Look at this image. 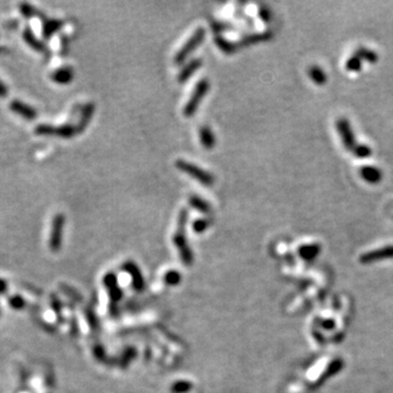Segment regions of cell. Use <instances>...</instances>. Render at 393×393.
Here are the masks:
<instances>
[{
  "mask_svg": "<svg viewBox=\"0 0 393 393\" xmlns=\"http://www.w3.org/2000/svg\"><path fill=\"white\" fill-rule=\"evenodd\" d=\"M188 222V211L183 209L178 215L177 221V230L175 231L173 241L176 248L178 249L179 255L185 266H191L193 262V254L190 247L188 246V241L186 237V225Z\"/></svg>",
  "mask_w": 393,
  "mask_h": 393,
  "instance_id": "1",
  "label": "cell"
},
{
  "mask_svg": "<svg viewBox=\"0 0 393 393\" xmlns=\"http://www.w3.org/2000/svg\"><path fill=\"white\" fill-rule=\"evenodd\" d=\"M176 167L179 170H182V172L188 174L190 177L195 178L196 181L202 184L203 186L210 187L214 184V177L212 176V174L207 172L205 169L198 167L196 164H192L184 160H178L176 162Z\"/></svg>",
  "mask_w": 393,
  "mask_h": 393,
  "instance_id": "2",
  "label": "cell"
},
{
  "mask_svg": "<svg viewBox=\"0 0 393 393\" xmlns=\"http://www.w3.org/2000/svg\"><path fill=\"white\" fill-rule=\"evenodd\" d=\"M209 89H210V83L207 79H203L201 81L198 82L195 88V91L191 94V97L189 98L186 106L184 108L185 117L189 118L195 115V113L197 112L199 107V104H200L203 97L206 96V94L209 91Z\"/></svg>",
  "mask_w": 393,
  "mask_h": 393,
  "instance_id": "3",
  "label": "cell"
},
{
  "mask_svg": "<svg viewBox=\"0 0 393 393\" xmlns=\"http://www.w3.org/2000/svg\"><path fill=\"white\" fill-rule=\"evenodd\" d=\"M206 37V30L203 27H199L196 30V32L193 33V35L189 39L186 44H185L177 55L175 56L174 63L176 65H183L185 63V60L188 58V56L190 55L193 50H195L197 47L201 44Z\"/></svg>",
  "mask_w": 393,
  "mask_h": 393,
  "instance_id": "4",
  "label": "cell"
},
{
  "mask_svg": "<svg viewBox=\"0 0 393 393\" xmlns=\"http://www.w3.org/2000/svg\"><path fill=\"white\" fill-rule=\"evenodd\" d=\"M37 135H44V136H58L61 138H71L75 134H78L77 128H74L72 125H64L61 127H53L50 125H41L36 128Z\"/></svg>",
  "mask_w": 393,
  "mask_h": 393,
  "instance_id": "5",
  "label": "cell"
},
{
  "mask_svg": "<svg viewBox=\"0 0 393 393\" xmlns=\"http://www.w3.org/2000/svg\"><path fill=\"white\" fill-rule=\"evenodd\" d=\"M337 129L345 148L353 152V150L357 144L356 141H355V136L349 121L345 119V118H340L337 121Z\"/></svg>",
  "mask_w": 393,
  "mask_h": 393,
  "instance_id": "6",
  "label": "cell"
},
{
  "mask_svg": "<svg viewBox=\"0 0 393 393\" xmlns=\"http://www.w3.org/2000/svg\"><path fill=\"white\" fill-rule=\"evenodd\" d=\"M64 227H65L64 214H57L53 220L50 239H49V246L53 250H58L60 248L61 241H63Z\"/></svg>",
  "mask_w": 393,
  "mask_h": 393,
  "instance_id": "7",
  "label": "cell"
},
{
  "mask_svg": "<svg viewBox=\"0 0 393 393\" xmlns=\"http://www.w3.org/2000/svg\"><path fill=\"white\" fill-rule=\"evenodd\" d=\"M393 258V245L392 246H386V247H382L379 249L371 250V252L365 253L361 255V262L364 264H369L373 263L376 261H379V260L383 259H392Z\"/></svg>",
  "mask_w": 393,
  "mask_h": 393,
  "instance_id": "8",
  "label": "cell"
},
{
  "mask_svg": "<svg viewBox=\"0 0 393 393\" xmlns=\"http://www.w3.org/2000/svg\"><path fill=\"white\" fill-rule=\"evenodd\" d=\"M122 268H124L125 271L131 277L132 287H134L135 290L138 292H141L142 290H143L144 280H143V277H142V273L140 271V269L138 268V266H137L134 261H126L124 263V266H122Z\"/></svg>",
  "mask_w": 393,
  "mask_h": 393,
  "instance_id": "9",
  "label": "cell"
},
{
  "mask_svg": "<svg viewBox=\"0 0 393 393\" xmlns=\"http://www.w3.org/2000/svg\"><path fill=\"white\" fill-rule=\"evenodd\" d=\"M104 285L107 287L108 293H110V296L112 298V301H114V304L120 300L122 297V292L118 286L117 282V277L113 273H108L107 276L104 277Z\"/></svg>",
  "mask_w": 393,
  "mask_h": 393,
  "instance_id": "10",
  "label": "cell"
},
{
  "mask_svg": "<svg viewBox=\"0 0 393 393\" xmlns=\"http://www.w3.org/2000/svg\"><path fill=\"white\" fill-rule=\"evenodd\" d=\"M343 365H344V363H343L342 359H340V358H337V359H334L333 362H331L328 365V367L325 368V370L323 373V376H321L319 379L317 380L316 386L314 387V389H316V388H318L320 385H323V383L325 380H328L329 378L333 377L335 373H338L340 370H342Z\"/></svg>",
  "mask_w": 393,
  "mask_h": 393,
  "instance_id": "11",
  "label": "cell"
},
{
  "mask_svg": "<svg viewBox=\"0 0 393 393\" xmlns=\"http://www.w3.org/2000/svg\"><path fill=\"white\" fill-rule=\"evenodd\" d=\"M10 108L12 112L18 114V115L22 116L23 118H25V119L31 120V119H34V118L36 117V112L34 108H32L31 106H28V105H26V104L22 103L20 101H13L10 104Z\"/></svg>",
  "mask_w": 393,
  "mask_h": 393,
  "instance_id": "12",
  "label": "cell"
},
{
  "mask_svg": "<svg viewBox=\"0 0 393 393\" xmlns=\"http://www.w3.org/2000/svg\"><path fill=\"white\" fill-rule=\"evenodd\" d=\"M202 66V60L200 59H193L190 63H188L185 67L182 69L181 72L178 74V81L181 83H185L187 80L196 73V71Z\"/></svg>",
  "mask_w": 393,
  "mask_h": 393,
  "instance_id": "13",
  "label": "cell"
},
{
  "mask_svg": "<svg viewBox=\"0 0 393 393\" xmlns=\"http://www.w3.org/2000/svg\"><path fill=\"white\" fill-rule=\"evenodd\" d=\"M320 252L321 247L319 244H309L300 247V249H298V254L301 255V258L306 260V261H311V260L318 257Z\"/></svg>",
  "mask_w": 393,
  "mask_h": 393,
  "instance_id": "14",
  "label": "cell"
},
{
  "mask_svg": "<svg viewBox=\"0 0 393 393\" xmlns=\"http://www.w3.org/2000/svg\"><path fill=\"white\" fill-rule=\"evenodd\" d=\"M199 137H200V142L203 145V148L207 150H212L214 148L216 141L211 128L207 126L200 128V130H199Z\"/></svg>",
  "mask_w": 393,
  "mask_h": 393,
  "instance_id": "15",
  "label": "cell"
},
{
  "mask_svg": "<svg viewBox=\"0 0 393 393\" xmlns=\"http://www.w3.org/2000/svg\"><path fill=\"white\" fill-rule=\"evenodd\" d=\"M361 175L362 177L365 179L366 182L370 184H376L378 182L381 181L382 178V173L381 170L375 167V166H364L361 169Z\"/></svg>",
  "mask_w": 393,
  "mask_h": 393,
  "instance_id": "16",
  "label": "cell"
},
{
  "mask_svg": "<svg viewBox=\"0 0 393 393\" xmlns=\"http://www.w3.org/2000/svg\"><path fill=\"white\" fill-rule=\"evenodd\" d=\"M94 111H95V106H94L93 103H89L85 105V107L82 111V114H81V119H80L79 126L77 128L78 132H82L85 128L89 126L90 121H91L92 117H93Z\"/></svg>",
  "mask_w": 393,
  "mask_h": 393,
  "instance_id": "17",
  "label": "cell"
},
{
  "mask_svg": "<svg viewBox=\"0 0 393 393\" xmlns=\"http://www.w3.org/2000/svg\"><path fill=\"white\" fill-rule=\"evenodd\" d=\"M189 205H190L193 209L203 213V214H210L212 211L210 203H208L205 199H202L196 195L190 196V198H189Z\"/></svg>",
  "mask_w": 393,
  "mask_h": 393,
  "instance_id": "18",
  "label": "cell"
},
{
  "mask_svg": "<svg viewBox=\"0 0 393 393\" xmlns=\"http://www.w3.org/2000/svg\"><path fill=\"white\" fill-rule=\"evenodd\" d=\"M73 78V71L71 68H61L58 69L51 75V80L59 84H67L71 82Z\"/></svg>",
  "mask_w": 393,
  "mask_h": 393,
  "instance_id": "19",
  "label": "cell"
},
{
  "mask_svg": "<svg viewBox=\"0 0 393 393\" xmlns=\"http://www.w3.org/2000/svg\"><path fill=\"white\" fill-rule=\"evenodd\" d=\"M354 55L357 56L358 58L361 59L362 61L366 60V61H368V63H370V64H375V63H377V60H378L377 53H375V51L371 50V49L366 48V47H361V48L356 49V50H355Z\"/></svg>",
  "mask_w": 393,
  "mask_h": 393,
  "instance_id": "20",
  "label": "cell"
},
{
  "mask_svg": "<svg viewBox=\"0 0 393 393\" xmlns=\"http://www.w3.org/2000/svg\"><path fill=\"white\" fill-rule=\"evenodd\" d=\"M309 77L316 84H324L326 82V73L318 66H311L309 68Z\"/></svg>",
  "mask_w": 393,
  "mask_h": 393,
  "instance_id": "21",
  "label": "cell"
},
{
  "mask_svg": "<svg viewBox=\"0 0 393 393\" xmlns=\"http://www.w3.org/2000/svg\"><path fill=\"white\" fill-rule=\"evenodd\" d=\"M215 43L217 47H219L221 50H223L225 54H233L234 51L237 49V45H236L235 43L227 41L224 37H222L220 35L215 37Z\"/></svg>",
  "mask_w": 393,
  "mask_h": 393,
  "instance_id": "22",
  "label": "cell"
},
{
  "mask_svg": "<svg viewBox=\"0 0 393 393\" xmlns=\"http://www.w3.org/2000/svg\"><path fill=\"white\" fill-rule=\"evenodd\" d=\"M193 385L188 380H178L170 386L172 393H188L192 390Z\"/></svg>",
  "mask_w": 393,
  "mask_h": 393,
  "instance_id": "23",
  "label": "cell"
},
{
  "mask_svg": "<svg viewBox=\"0 0 393 393\" xmlns=\"http://www.w3.org/2000/svg\"><path fill=\"white\" fill-rule=\"evenodd\" d=\"M23 37H24V40L27 44L31 47H33L34 49L40 50V51L44 50V46H43L42 43L36 39L35 35L33 34L30 28H26V30L24 31V33H23Z\"/></svg>",
  "mask_w": 393,
  "mask_h": 393,
  "instance_id": "24",
  "label": "cell"
},
{
  "mask_svg": "<svg viewBox=\"0 0 393 393\" xmlns=\"http://www.w3.org/2000/svg\"><path fill=\"white\" fill-rule=\"evenodd\" d=\"M270 37H271V34L270 33L266 32V33H259V34H254V35H249L247 37H245L240 41L239 44L241 45H248V44H255V43H259V42H263V41H268Z\"/></svg>",
  "mask_w": 393,
  "mask_h": 393,
  "instance_id": "25",
  "label": "cell"
},
{
  "mask_svg": "<svg viewBox=\"0 0 393 393\" xmlns=\"http://www.w3.org/2000/svg\"><path fill=\"white\" fill-rule=\"evenodd\" d=\"M182 281L181 273L176 270H169L168 272L165 273L164 276V282L169 286H176Z\"/></svg>",
  "mask_w": 393,
  "mask_h": 393,
  "instance_id": "26",
  "label": "cell"
},
{
  "mask_svg": "<svg viewBox=\"0 0 393 393\" xmlns=\"http://www.w3.org/2000/svg\"><path fill=\"white\" fill-rule=\"evenodd\" d=\"M63 25V22H60L58 20H51L48 21L44 25V30H43V34L46 37V39H49V37L56 33L57 31Z\"/></svg>",
  "mask_w": 393,
  "mask_h": 393,
  "instance_id": "27",
  "label": "cell"
},
{
  "mask_svg": "<svg viewBox=\"0 0 393 393\" xmlns=\"http://www.w3.org/2000/svg\"><path fill=\"white\" fill-rule=\"evenodd\" d=\"M353 153L358 159H367L371 155L372 150L367 144H357L353 150Z\"/></svg>",
  "mask_w": 393,
  "mask_h": 393,
  "instance_id": "28",
  "label": "cell"
},
{
  "mask_svg": "<svg viewBox=\"0 0 393 393\" xmlns=\"http://www.w3.org/2000/svg\"><path fill=\"white\" fill-rule=\"evenodd\" d=\"M362 64H363V61L359 59L357 56L354 55L347 61L345 67H347V69L348 71H352V72H357V71L362 69Z\"/></svg>",
  "mask_w": 393,
  "mask_h": 393,
  "instance_id": "29",
  "label": "cell"
},
{
  "mask_svg": "<svg viewBox=\"0 0 393 393\" xmlns=\"http://www.w3.org/2000/svg\"><path fill=\"white\" fill-rule=\"evenodd\" d=\"M210 225V221L207 220V219H199L197 221L193 222V231H196V233H203L208 227Z\"/></svg>",
  "mask_w": 393,
  "mask_h": 393,
  "instance_id": "30",
  "label": "cell"
},
{
  "mask_svg": "<svg viewBox=\"0 0 393 393\" xmlns=\"http://www.w3.org/2000/svg\"><path fill=\"white\" fill-rule=\"evenodd\" d=\"M271 16H272L271 11H270L268 8L261 7L259 9V17H260V19H261L262 21L269 22L270 20H271Z\"/></svg>",
  "mask_w": 393,
  "mask_h": 393,
  "instance_id": "31",
  "label": "cell"
},
{
  "mask_svg": "<svg viewBox=\"0 0 393 393\" xmlns=\"http://www.w3.org/2000/svg\"><path fill=\"white\" fill-rule=\"evenodd\" d=\"M320 325L323 326V328L326 329V330H332V329H334L335 324H334V321H333V320H331V319H325V320H323V321H321Z\"/></svg>",
  "mask_w": 393,
  "mask_h": 393,
  "instance_id": "32",
  "label": "cell"
},
{
  "mask_svg": "<svg viewBox=\"0 0 393 393\" xmlns=\"http://www.w3.org/2000/svg\"><path fill=\"white\" fill-rule=\"evenodd\" d=\"M8 94V89L2 81H0V97H6Z\"/></svg>",
  "mask_w": 393,
  "mask_h": 393,
  "instance_id": "33",
  "label": "cell"
}]
</instances>
